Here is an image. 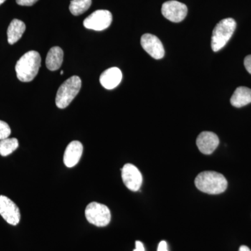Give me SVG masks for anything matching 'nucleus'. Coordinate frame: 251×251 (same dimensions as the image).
I'll use <instances>...</instances> for the list:
<instances>
[{"instance_id":"1","label":"nucleus","mask_w":251,"mask_h":251,"mask_svg":"<svg viewBox=\"0 0 251 251\" xmlns=\"http://www.w3.org/2000/svg\"><path fill=\"white\" fill-rule=\"evenodd\" d=\"M41 64L40 54L31 50L23 54L16 63V72L18 80L28 82L34 80L39 73Z\"/></svg>"},{"instance_id":"2","label":"nucleus","mask_w":251,"mask_h":251,"mask_svg":"<svg viewBox=\"0 0 251 251\" xmlns=\"http://www.w3.org/2000/svg\"><path fill=\"white\" fill-rule=\"evenodd\" d=\"M198 190L210 195L221 194L227 189V181L221 173L205 171L200 173L195 179Z\"/></svg>"},{"instance_id":"3","label":"nucleus","mask_w":251,"mask_h":251,"mask_svg":"<svg viewBox=\"0 0 251 251\" xmlns=\"http://www.w3.org/2000/svg\"><path fill=\"white\" fill-rule=\"evenodd\" d=\"M237 23L233 18H225L214 27L211 36V49L218 52L225 47L233 35Z\"/></svg>"},{"instance_id":"4","label":"nucleus","mask_w":251,"mask_h":251,"mask_svg":"<svg viewBox=\"0 0 251 251\" xmlns=\"http://www.w3.org/2000/svg\"><path fill=\"white\" fill-rule=\"evenodd\" d=\"M82 81L78 76L74 75L67 79L59 87L56 96L55 103L57 108L64 109L69 106L80 92Z\"/></svg>"},{"instance_id":"5","label":"nucleus","mask_w":251,"mask_h":251,"mask_svg":"<svg viewBox=\"0 0 251 251\" xmlns=\"http://www.w3.org/2000/svg\"><path fill=\"white\" fill-rule=\"evenodd\" d=\"M85 217L91 224L97 227H105L111 221V213L105 204L93 202L86 207Z\"/></svg>"},{"instance_id":"6","label":"nucleus","mask_w":251,"mask_h":251,"mask_svg":"<svg viewBox=\"0 0 251 251\" xmlns=\"http://www.w3.org/2000/svg\"><path fill=\"white\" fill-rule=\"evenodd\" d=\"M112 21L111 13L108 10H97L84 21L85 28L94 31H103L110 27Z\"/></svg>"},{"instance_id":"7","label":"nucleus","mask_w":251,"mask_h":251,"mask_svg":"<svg viewBox=\"0 0 251 251\" xmlns=\"http://www.w3.org/2000/svg\"><path fill=\"white\" fill-rule=\"evenodd\" d=\"M161 13L166 19L173 23L184 21L188 13V8L183 3L171 0L162 5Z\"/></svg>"},{"instance_id":"8","label":"nucleus","mask_w":251,"mask_h":251,"mask_svg":"<svg viewBox=\"0 0 251 251\" xmlns=\"http://www.w3.org/2000/svg\"><path fill=\"white\" fill-rule=\"evenodd\" d=\"M122 178L127 188L132 191H139L143 184L141 173L134 165L127 163L121 169Z\"/></svg>"},{"instance_id":"9","label":"nucleus","mask_w":251,"mask_h":251,"mask_svg":"<svg viewBox=\"0 0 251 251\" xmlns=\"http://www.w3.org/2000/svg\"><path fill=\"white\" fill-rule=\"evenodd\" d=\"M0 215L8 224L12 226H17L21 221L19 208L5 196H0Z\"/></svg>"},{"instance_id":"10","label":"nucleus","mask_w":251,"mask_h":251,"mask_svg":"<svg viewBox=\"0 0 251 251\" xmlns=\"http://www.w3.org/2000/svg\"><path fill=\"white\" fill-rule=\"evenodd\" d=\"M140 43L143 49L153 59H161L164 57V48L157 36L151 34H145L142 36Z\"/></svg>"},{"instance_id":"11","label":"nucleus","mask_w":251,"mask_h":251,"mask_svg":"<svg viewBox=\"0 0 251 251\" xmlns=\"http://www.w3.org/2000/svg\"><path fill=\"white\" fill-rule=\"evenodd\" d=\"M196 144L201 153L211 154L219 146V137L213 132H202L198 135Z\"/></svg>"},{"instance_id":"12","label":"nucleus","mask_w":251,"mask_h":251,"mask_svg":"<svg viewBox=\"0 0 251 251\" xmlns=\"http://www.w3.org/2000/svg\"><path fill=\"white\" fill-rule=\"evenodd\" d=\"M83 152V146L80 142L74 140L69 144L64 154V163L67 168L76 166Z\"/></svg>"},{"instance_id":"13","label":"nucleus","mask_w":251,"mask_h":251,"mask_svg":"<svg viewBox=\"0 0 251 251\" xmlns=\"http://www.w3.org/2000/svg\"><path fill=\"white\" fill-rule=\"evenodd\" d=\"M122 80L121 70L117 67L110 68L100 75V83L107 90H113L120 85Z\"/></svg>"},{"instance_id":"14","label":"nucleus","mask_w":251,"mask_h":251,"mask_svg":"<svg viewBox=\"0 0 251 251\" xmlns=\"http://www.w3.org/2000/svg\"><path fill=\"white\" fill-rule=\"evenodd\" d=\"M64 59V52L61 48L52 47L48 52L46 59V67L51 72L58 70L62 66Z\"/></svg>"},{"instance_id":"15","label":"nucleus","mask_w":251,"mask_h":251,"mask_svg":"<svg viewBox=\"0 0 251 251\" xmlns=\"http://www.w3.org/2000/svg\"><path fill=\"white\" fill-rule=\"evenodd\" d=\"M230 103L236 108H242L251 103V90L246 87H239L234 91Z\"/></svg>"},{"instance_id":"16","label":"nucleus","mask_w":251,"mask_h":251,"mask_svg":"<svg viewBox=\"0 0 251 251\" xmlns=\"http://www.w3.org/2000/svg\"><path fill=\"white\" fill-rule=\"evenodd\" d=\"M25 29V24L23 21L13 20L7 29L8 43L11 45L16 44L21 39Z\"/></svg>"},{"instance_id":"17","label":"nucleus","mask_w":251,"mask_h":251,"mask_svg":"<svg viewBox=\"0 0 251 251\" xmlns=\"http://www.w3.org/2000/svg\"><path fill=\"white\" fill-rule=\"evenodd\" d=\"M92 4V0H72L69 10L74 16H80L86 12Z\"/></svg>"},{"instance_id":"18","label":"nucleus","mask_w":251,"mask_h":251,"mask_svg":"<svg viewBox=\"0 0 251 251\" xmlns=\"http://www.w3.org/2000/svg\"><path fill=\"white\" fill-rule=\"evenodd\" d=\"M19 143L16 138H6L0 140V155L7 156L17 150Z\"/></svg>"},{"instance_id":"19","label":"nucleus","mask_w":251,"mask_h":251,"mask_svg":"<svg viewBox=\"0 0 251 251\" xmlns=\"http://www.w3.org/2000/svg\"><path fill=\"white\" fill-rule=\"evenodd\" d=\"M11 130L6 122L0 120V140L9 138Z\"/></svg>"},{"instance_id":"20","label":"nucleus","mask_w":251,"mask_h":251,"mask_svg":"<svg viewBox=\"0 0 251 251\" xmlns=\"http://www.w3.org/2000/svg\"><path fill=\"white\" fill-rule=\"evenodd\" d=\"M39 0H16V3L21 6H30L35 4Z\"/></svg>"},{"instance_id":"21","label":"nucleus","mask_w":251,"mask_h":251,"mask_svg":"<svg viewBox=\"0 0 251 251\" xmlns=\"http://www.w3.org/2000/svg\"><path fill=\"white\" fill-rule=\"evenodd\" d=\"M244 66L247 72L251 74V54L247 56L244 59Z\"/></svg>"},{"instance_id":"22","label":"nucleus","mask_w":251,"mask_h":251,"mask_svg":"<svg viewBox=\"0 0 251 251\" xmlns=\"http://www.w3.org/2000/svg\"><path fill=\"white\" fill-rule=\"evenodd\" d=\"M157 251H168V244H167L166 241H161L159 243Z\"/></svg>"},{"instance_id":"23","label":"nucleus","mask_w":251,"mask_h":251,"mask_svg":"<svg viewBox=\"0 0 251 251\" xmlns=\"http://www.w3.org/2000/svg\"><path fill=\"white\" fill-rule=\"evenodd\" d=\"M133 251H145L143 243L140 241L135 242V249Z\"/></svg>"},{"instance_id":"24","label":"nucleus","mask_w":251,"mask_h":251,"mask_svg":"<svg viewBox=\"0 0 251 251\" xmlns=\"http://www.w3.org/2000/svg\"><path fill=\"white\" fill-rule=\"evenodd\" d=\"M239 251H251L249 247H247V246H242L239 248Z\"/></svg>"},{"instance_id":"25","label":"nucleus","mask_w":251,"mask_h":251,"mask_svg":"<svg viewBox=\"0 0 251 251\" xmlns=\"http://www.w3.org/2000/svg\"><path fill=\"white\" fill-rule=\"evenodd\" d=\"M5 1H6V0H0V5L3 4V3H4Z\"/></svg>"},{"instance_id":"26","label":"nucleus","mask_w":251,"mask_h":251,"mask_svg":"<svg viewBox=\"0 0 251 251\" xmlns=\"http://www.w3.org/2000/svg\"><path fill=\"white\" fill-rule=\"evenodd\" d=\"M60 74L61 75H63V74H64V71H62V72L60 73Z\"/></svg>"}]
</instances>
